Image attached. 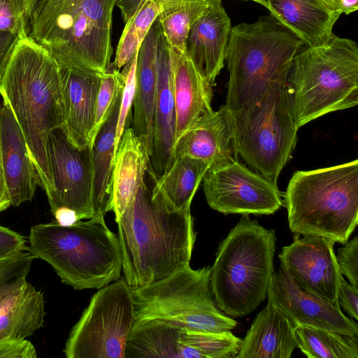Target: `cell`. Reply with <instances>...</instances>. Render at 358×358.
Segmentation results:
<instances>
[{
	"label": "cell",
	"mask_w": 358,
	"mask_h": 358,
	"mask_svg": "<svg viewBox=\"0 0 358 358\" xmlns=\"http://www.w3.org/2000/svg\"><path fill=\"white\" fill-rule=\"evenodd\" d=\"M0 94L22 131L38 184L48 200L53 185L48 138L64 122L61 67L27 33L20 36L13 49L0 80Z\"/></svg>",
	"instance_id": "cell-2"
},
{
	"label": "cell",
	"mask_w": 358,
	"mask_h": 358,
	"mask_svg": "<svg viewBox=\"0 0 358 358\" xmlns=\"http://www.w3.org/2000/svg\"><path fill=\"white\" fill-rule=\"evenodd\" d=\"M201 182L208 206L224 215H272L283 205L277 184L238 160L208 168Z\"/></svg>",
	"instance_id": "cell-13"
},
{
	"label": "cell",
	"mask_w": 358,
	"mask_h": 358,
	"mask_svg": "<svg viewBox=\"0 0 358 358\" xmlns=\"http://www.w3.org/2000/svg\"><path fill=\"white\" fill-rule=\"evenodd\" d=\"M212 2L211 0H163L156 20L171 50L185 52V41L192 24Z\"/></svg>",
	"instance_id": "cell-30"
},
{
	"label": "cell",
	"mask_w": 358,
	"mask_h": 358,
	"mask_svg": "<svg viewBox=\"0 0 358 358\" xmlns=\"http://www.w3.org/2000/svg\"><path fill=\"white\" fill-rule=\"evenodd\" d=\"M29 0H0V31L28 34Z\"/></svg>",
	"instance_id": "cell-35"
},
{
	"label": "cell",
	"mask_w": 358,
	"mask_h": 358,
	"mask_svg": "<svg viewBox=\"0 0 358 358\" xmlns=\"http://www.w3.org/2000/svg\"><path fill=\"white\" fill-rule=\"evenodd\" d=\"M176 108L172 89L170 47L160 31L157 55V88L150 165L157 178L173 162L176 141Z\"/></svg>",
	"instance_id": "cell-18"
},
{
	"label": "cell",
	"mask_w": 358,
	"mask_h": 358,
	"mask_svg": "<svg viewBox=\"0 0 358 358\" xmlns=\"http://www.w3.org/2000/svg\"><path fill=\"white\" fill-rule=\"evenodd\" d=\"M162 2L163 0H145L125 23L113 62L117 69L123 68L138 52L141 43L161 12Z\"/></svg>",
	"instance_id": "cell-32"
},
{
	"label": "cell",
	"mask_w": 358,
	"mask_h": 358,
	"mask_svg": "<svg viewBox=\"0 0 358 358\" xmlns=\"http://www.w3.org/2000/svg\"><path fill=\"white\" fill-rule=\"evenodd\" d=\"M231 27L222 1H214L192 24L185 41V54L213 87L224 67Z\"/></svg>",
	"instance_id": "cell-17"
},
{
	"label": "cell",
	"mask_w": 358,
	"mask_h": 358,
	"mask_svg": "<svg viewBox=\"0 0 358 358\" xmlns=\"http://www.w3.org/2000/svg\"><path fill=\"white\" fill-rule=\"evenodd\" d=\"M229 112L238 155L257 173L276 184L295 148L299 129L287 80L271 83L252 106Z\"/></svg>",
	"instance_id": "cell-9"
},
{
	"label": "cell",
	"mask_w": 358,
	"mask_h": 358,
	"mask_svg": "<svg viewBox=\"0 0 358 358\" xmlns=\"http://www.w3.org/2000/svg\"><path fill=\"white\" fill-rule=\"evenodd\" d=\"M10 205V200L4 178L0 150V213L6 210Z\"/></svg>",
	"instance_id": "cell-44"
},
{
	"label": "cell",
	"mask_w": 358,
	"mask_h": 358,
	"mask_svg": "<svg viewBox=\"0 0 358 358\" xmlns=\"http://www.w3.org/2000/svg\"><path fill=\"white\" fill-rule=\"evenodd\" d=\"M138 52L123 67L122 73L124 76V85L121 95L119 108L115 139V150L117 152L120 140L127 125L131 123V106L134 102L136 85V67Z\"/></svg>",
	"instance_id": "cell-34"
},
{
	"label": "cell",
	"mask_w": 358,
	"mask_h": 358,
	"mask_svg": "<svg viewBox=\"0 0 358 358\" xmlns=\"http://www.w3.org/2000/svg\"><path fill=\"white\" fill-rule=\"evenodd\" d=\"M0 150L5 181L13 206L31 201L38 184L22 131L8 106L0 103Z\"/></svg>",
	"instance_id": "cell-19"
},
{
	"label": "cell",
	"mask_w": 358,
	"mask_h": 358,
	"mask_svg": "<svg viewBox=\"0 0 358 358\" xmlns=\"http://www.w3.org/2000/svg\"><path fill=\"white\" fill-rule=\"evenodd\" d=\"M29 251L48 263L62 282L75 289H100L121 278L117 236L104 218L79 220L71 226L55 221L31 227Z\"/></svg>",
	"instance_id": "cell-4"
},
{
	"label": "cell",
	"mask_w": 358,
	"mask_h": 358,
	"mask_svg": "<svg viewBox=\"0 0 358 358\" xmlns=\"http://www.w3.org/2000/svg\"><path fill=\"white\" fill-rule=\"evenodd\" d=\"M20 36L18 34L0 31V80Z\"/></svg>",
	"instance_id": "cell-41"
},
{
	"label": "cell",
	"mask_w": 358,
	"mask_h": 358,
	"mask_svg": "<svg viewBox=\"0 0 358 358\" xmlns=\"http://www.w3.org/2000/svg\"><path fill=\"white\" fill-rule=\"evenodd\" d=\"M336 257L341 274L346 276L351 285L357 287L358 237L355 236L345 246L338 248Z\"/></svg>",
	"instance_id": "cell-37"
},
{
	"label": "cell",
	"mask_w": 358,
	"mask_h": 358,
	"mask_svg": "<svg viewBox=\"0 0 358 358\" xmlns=\"http://www.w3.org/2000/svg\"><path fill=\"white\" fill-rule=\"evenodd\" d=\"M241 339L222 334L194 331L159 320L134 321L125 358H234Z\"/></svg>",
	"instance_id": "cell-12"
},
{
	"label": "cell",
	"mask_w": 358,
	"mask_h": 358,
	"mask_svg": "<svg viewBox=\"0 0 358 358\" xmlns=\"http://www.w3.org/2000/svg\"><path fill=\"white\" fill-rule=\"evenodd\" d=\"M266 8L308 46L327 43L342 14L322 0H268Z\"/></svg>",
	"instance_id": "cell-26"
},
{
	"label": "cell",
	"mask_w": 358,
	"mask_h": 358,
	"mask_svg": "<svg viewBox=\"0 0 358 358\" xmlns=\"http://www.w3.org/2000/svg\"><path fill=\"white\" fill-rule=\"evenodd\" d=\"M118 0H43L32 13L28 35L62 69L103 74L113 49V13Z\"/></svg>",
	"instance_id": "cell-3"
},
{
	"label": "cell",
	"mask_w": 358,
	"mask_h": 358,
	"mask_svg": "<svg viewBox=\"0 0 358 358\" xmlns=\"http://www.w3.org/2000/svg\"><path fill=\"white\" fill-rule=\"evenodd\" d=\"M170 59L176 141L182 133L213 111L211 107L213 87L185 52L170 48Z\"/></svg>",
	"instance_id": "cell-21"
},
{
	"label": "cell",
	"mask_w": 358,
	"mask_h": 358,
	"mask_svg": "<svg viewBox=\"0 0 358 358\" xmlns=\"http://www.w3.org/2000/svg\"><path fill=\"white\" fill-rule=\"evenodd\" d=\"M47 155L53 185L48 199L51 212L67 207L76 210L80 220L92 218V148H77L59 127L48 136Z\"/></svg>",
	"instance_id": "cell-14"
},
{
	"label": "cell",
	"mask_w": 358,
	"mask_h": 358,
	"mask_svg": "<svg viewBox=\"0 0 358 358\" xmlns=\"http://www.w3.org/2000/svg\"><path fill=\"white\" fill-rule=\"evenodd\" d=\"M275 242V230L243 215L220 243L210 287L216 306L226 315H249L266 299L274 272Z\"/></svg>",
	"instance_id": "cell-8"
},
{
	"label": "cell",
	"mask_w": 358,
	"mask_h": 358,
	"mask_svg": "<svg viewBox=\"0 0 358 358\" xmlns=\"http://www.w3.org/2000/svg\"><path fill=\"white\" fill-rule=\"evenodd\" d=\"M211 267L189 264L142 287H131L135 321L159 320L194 331L222 334L238 322L217 307L210 287Z\"/></svg>",
	"instance_id": "cell-10"
},
{
	"label": "cell",
	"mask_w": 358,
	"mask_h": 358,
	"mask_svg": "<svg viewBox=\"0 0 358 358\" xmlns=\"http://www.w3.org/2000/svg\"><path fill=\"white\" fill-rule=\"evenodd\" d=\"M297 348L308 358H357L358 338L308 327H296Z\"/></svg>",
	"instance_id": "cell-31"
},
{
	"label": "cell",
	"mask_w": 358,
	"mask_h": 358,
	"mask_svg": "<svg viewBox=\"0 0 358 358\" xmlns=\"http://www.w3.org/2000/svg\"><path fill=\"white\" fill-rule=\"evenodd\" d=\"M287 87L298 129L329 113L357 106L356 42L333 34L322 45H303L292 59Z\"/></svg>",
	"instance_id": "cell-5"
},
{
	"label": "cell",
	"mask_w": 358,
	"mask_h": 358,
	"mask_svg": "<svg viewBox=\"0 0 358 358\" xmlns=\"http://www.w3.org/2000/svg\"><path fill=\"white\" fill-rule=\"evenodd\" d=\"M52 213L55 221L62 226H71L80 220L77 212L67 207H59Z\"/></svg>",
	"instance_id": "cell-42"
},
{
	"label": "cell",
	"mask_w": 358,
	"mask_h": 358,
	"mask_svg": "<svg viewBox=\"0 0 358 358\" xmlns=\"http://www.w3.org/2000/svg\"><path fill=\"white\" fill-rule=\"evenodd\" d=\"M244 1H255L256 3H258L264 6H265L266 8L267 6V3H268V0H244Z\"/></svg>",
	"instance_id": "cell-48"
},
{
	"label": "cell",
	"mask_w": 358,
	"mask_h": 358,
	"mask_svg": "<svg viewBox=\"0 0 358 358\" xmlns=\"http://www.w3.org/2000/svg\"><path fill=\"white\" fill-rule=\"evenodd\" d=\"M283 203L292 232L345 244L358 224V159L296 171Z\"/></svg>",
	"instance_id": "cell-7"
},
{
	"label": "cell",
	"mask_w": 358,
	"mask_h": 358,
	"mask_svg": "<svg viewBox=\"0 0 358 358\" xmlns=\"http://www.w3.org/2000/svg\"><path fill=\"white\" fill-rule=\"evenodd\" d=\"M266 296L295 327H308L358 336L357 323L345 316L338 304L302 289L281 268L273 272Z\"/></svg>",
	"instance_id": "cell-16"
},
{
	"label": "cell",
	"mask_w": 358,
	"mask_h": 358,
	"mask_svg": "<svg viewBox=\"0 0 358 358\" xmlns=\"http://www.w3.org/2000/svg\"><path fill=\"white\" fill-rule=\"evenodd\" d=\"M303 45L271 14L231 27L225 55L227 109L248 108L271 83L287 80L292 59Z\"/></svg>",
	"instance_id": "cell-6"
},
{
	"label": "cell",
	"mask_w": 358,
	"mask_h": 358,
	"mask_svg": "<svg viewBox=\"0 0 358 358\" xmlns=\"http://www.w3.org/2000/svg\"><path fill=\"white\" fill-rule=\"evenodd\" d=\"M150 173L151 182L146 173L116 221L124 278L131 287L149 285L189 265L195 241L190 210L171 208L155 188L151 167Z\"/></svg>",
	"instance_id": "cell-1"
},
{
	"label": "cell",
	"mask_w": 358,
	"mask_h": 358,
	"mask_svg": "<svg viewBox=\"0 0 358 358\" xmlns=\"http://www.w3.org/2000/svg\"><path fill=\"white\" fill-rule=\"evenodd\" d=\"M34 257L23 251L0 259V286L21 276H27Z\"/></svg>",
	"instance_id": "cell-36"
},
{
	"label": "cell",
	"mask_w": 358,
	"mask_h": 358,
	"mask_svg": "<svg viewBox=\"0 0 358 358\" xmlns=\"http://www.w3.org/2000/svg\"><path fill=\"white\" fill-rule=\"evenodd\" d=\"M338 301L340 307L352 318L358 319V288L341 278Z\"/></svg>",
	"instance_id": "cell-40"
},
{
	"label": "cell",
	"mask_w": 358,
	"mask_h": 358,
	"mask_svg": "<svg viewBox=\"0 0 358 358\" xmlns=\"http://www.w3.org/2000/svg\"><path fill=\"white\" fill-rule=\"evenodd\" d=\"M180 155L204 160L208 162L209 168L238 160L230 112L225 104L203 117L176 139L173 160Z\"/></svg>",
	"instance_id": "cell-20"
},
{
	"label": "cell",
	"mask_w": 358,
	"mask_h": 358,
	"mask_svg": "<svg viewBox=\"0 0 358 358\" xmlns=\"http://www.w3.org/2000/svg\"><path fill=\"white\" fill-rule=\"evenodd\" d=\"M124 85V76L110 62L106 71L101 75L98 91L95 119L92 134V146L95 138L122 95Z\"/></svg>",
	"instance_id": "cell-33"
},
{
	"label": "cell",
	"mask_w": 358,
	"mask_h": 358,
	"mask_svg": "<svg viewBox=\"0 0 358 358\" xmlns=\"http://www.w3.org/2000/svg\"><path fill=\"white\" fill-rule=\"evenodd\" d=\"M334 9L341 10L338 0H322Z\"/></svg>",
	"instance_id": "cell-46"
},
{
	"label": "cell",
	"mask_w": 358,
	"mask_h": 358,
	"mask_svg": "<svg viewBox=\"0 0 358 358\" xmlns=\"http://www.w3.org/2000/svg\"><path fill=\"white\" fill-rule=\"evenodd\" d=\"M128 124L120 140L111 178V211L115 222L143 182L150 159L142 143Z\"/></svg>",
	"instance_id": "cell-27"
},
{
	"label": "cell",
	"mask_w": 358,
	"mask_h": 358,
	"mask_svg": "<svg viewBox=\"0 0 358 358\" xmlns=\"http://www.w3.org/2000/svg\"><path fill=\"white\" fill-rule=\"evenodd\" d=\"M342 13L349 15L358 9V0H338Z\"/></svg>",
	"instance_id": "cell-45"
},
{
	"label": "cell",
	"mask_w": 358,
	"mask_h": 358,
	"mask_svg": "<svg viewBox=\"0 0 358 358\" xmlns=\"http://www.w3.org/2000/svg\"><path fill=\"white\" fill-rule=\"evenodd\" d=\"M34 345L26 339H8L0 341V358H36Z\"/></svg>",
	"instance_id": "cell-39"
},
{
	"label": "cell",
	"mask_w": 358,
	"mask_h": 358,
	"mask_svg": "<svg viewBox=\"0 0 358 358\" xmlns=\"http://www.w3.org/2000/svg\"><path fill=\"white\" fill-rule=\"evenodd\" d=\"M21 276L0 286V341L25 339L43 327V293Z\"/></svg>",
	"instance_id": "cell-23"
},
{
	"label": "cell",
	"mask_w": 358,
	"mask_h": 358,
	"mask_svg": "<svg viewBox=\"0 0 358 358\" xmlns=\"http://www.w3.org/2000/svg\"><path fill=\"white\" fill-rule=\"evenodd\" d=\"M334 242L324 237L295 235L278 255L280 268L302 289L338 304L343 275L334 250ZM339 305V304H338Z\"/></svg>",
	"instance_id": "cell-15"
},
{
	"label": "cell",
	"mask_w": 358,
	"mask_h": 358,
	"mask_svg": "<svg viewBox=\"0 0 358 358\" xmlns=\"http://www.w3.org/2000/svg\"><path fill=\"white\" fill-rule=\"evenodd\" d=\"M160 29L154 22L138 52L134 113L131 127L149 157L152 150V124L157 88V55Z\"/></svg>",
	"instance_id": "cell-24"
},
{
	"label": "cell",
	"mask_w": 358,
	"mask_h": 358,
	"mask_svg": "<svg viewBox=\"0 0 358 358\" xmlns=\"http://www.w3.org/2000/svg\"><path fill=\"white\" fill-rule=\"evenodd\" d=\"M64 99L63 129L77 148H92V134L101 75L61 68Z\"/></svg>",
	"instance_id": "cell-22"
},
{
	"label": "cell",
	"mask_w": 358,
	"mask_h": 358,
	"mask_svg": "<svg viewBox=\"0 0 358 358\" xmlns=\"http://www.w3.org/2000/svg\"><path fill=\"white\" fill-rule=\"evenodd\" d=\"M135 321L131 287L124 278L101 288L72 328L64 352L67 358H125Z\"/></svg>",
	"instance_id": "cell-11"
},
{
	"label": "cell",
	"mask_w": 358,
	"mask_h": 358,
	"mask_svg": "<svg viewBox=\"0 0 358 358\" xmlns=\"http://www.w3.org/2000/svg\"><path fill=\"white\" fill-rule=\"evenodd\" d=\"M121 96L99 131L92 146L94 217L111 211V178L116 155L115 139Z\"/></svg>",
	"instance_id": "cell-28"
},
{
	"label": "cell",
	"mask_w": 358,
	"mask_h": 358,
	"mask_svg": "<svg viewBox=\"0 0 358 358\" xmlns=\"http://www.w3.org/2000/svg\"><path fill=\"white\" fill-rule=\"evenodd\" d=\"M297 348L296 327L268 301L241 339L236 358H289Z\"/></svg>",
	"instance_id": "cell-25"
},
{
	"label": "cell",
	"mask_w": 358,
	"mask_h": 358,
	"mask_svg": "<svg viewBox=\"0 0 358 358\" xmlns=\"http://www.w3.org/2000/svg\"><path fill=\"white\" fill-rule=\"evenodd\" d=\"M43 0H29V11H30V16L29 18L35 10V8L37 7V6Z\"/></svg>",
	"instance_id": "cell-47"
},
{
	"label": "cell",
	"mask_w": 358,
	"mask_h": 358,
	"mask_svg": "<svg viewBox=\"0 0 358 358\" xmlns=\"http://www.w3.org/2000/svg\"><path fill=\"white\" fill-rule=\"evenodd\" d=\"M213 2L214 1H222V0H211Z\"/></svg>",
	"instance_id": "cell-49"
},
{
	"label": "cell",
	"mask_w": 358,
	"mask_h": 358,
	"mask_svg": "<svg viewBox=\"0 0 358 358\" xmlns=\"http://www.w3.org/2000/svg\"><path fill=\"white\" fill-rule=\"evenodd\" d=\"M145 0H118L116 6L121 13V16L124 24L138 9L141 4Z\"/></svg>",
	"instance_id": "cell-43"
},
{
	"label": "cell",
	"mask_w": 358,
	"mask_h": 358,
	"mask_svg": "<svg viewBox=\"0 0 358 358\" xmlns=\"http://www.w3.org/2000/svg\"></svg>",
	"instance_id": "cell-50"
},
{
	"label": "cell",
	"mask_w": 358,
	"mask_h": 358,
	"mask_svg": "<svg viewBox=\"0 0 358 358\" xmlns=\"http://www.w3.org/2000/svg\"><path fill=\"white\" fill-rule=\"evenodd\" d=\"M29 251L27 240L21 234L0 225V259Z\"/></svg>",
	"instance_id": "cell-38"
},
{
	"label": "cell",
	"mask_w": 358,
	"mask_h": 358,
	"mask_svg": "<svg viewBox=\"0 0 358 358\" xmlns=\"http://www.w3.org/2000/svg\"><path fill=\"white\" fill-rule=\"evenodd\" d=\"M209 166L204 160L176 155L168 169L156 178L154 187L173 209L190 210L193 197Z\"/></svg>",
	"instance_id": "cell-29"
}]
</instances>
